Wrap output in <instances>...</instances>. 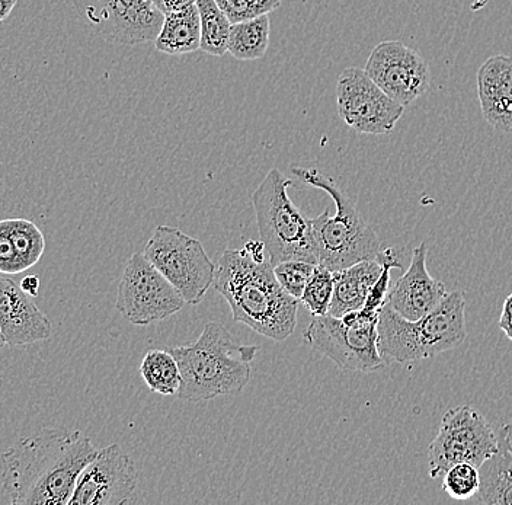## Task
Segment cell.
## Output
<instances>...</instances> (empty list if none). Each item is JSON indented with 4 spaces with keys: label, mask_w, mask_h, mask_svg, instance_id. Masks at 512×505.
Returning <instances> with one entry per match:
<instances>
[{
    "label": "cell",
    "mask_w": 512,
    "mask_h": 505,
    "mask_svg": "<svg viewBox=\"0 0 512 505\" xmlns=\"http://www.w3.org/2000/svg\"><path fill=\"white\" fill-rule=\"evenodd\" d=\"M290 171L309 187L328 193L335 203V214L326 209L309 219L315 236L318 264L335 273L361 261L376 260L382 244L345 191L318 169L291 166Z\"/></svg>",
    "instance_id": "277c9868"
},
{
    "label": "cell",
    "mask_w": 512,
    "mask_h": 505,
    "mask_svg": "<svg viewBox=\"0 0 512 505\" xmlns=\"http://www.w3.org/2000/svg\"><path fill=\"white\" fill-rule=\"evenodd\" d=\"M291 185L280 169L272 168L252 194L259 238L272 265L290 260L318 264L312 225L288 196Z\"/></svg>",
    "instance_id": "8992f818"
},
{
    "label": "cell",
    "mask_w": 512,
    "mask_h": 505,
    "mask_svg": "<svg viewBox=\"0 0 512 505\" xmlns=\"http://www.w3.org/2000/svg\"><path fill=\"white\" fill-rule=\"evenodd\" d=\"M143 254L188 305L203 302L214 284L217 265L208 257L203 244L174 226H158Z\"/></svg>",
    "instance_id": "ba28073f"
},
{
    "label": "cell",
    "mask_w": 512,
    "mask_h": 505,
    "mask_svg": "<svg viewBox=\"0 0 512 505\" xmlns=\"http://www.w3.org/2000/svg\"><path fill=\"white\" fill-rule=\"evenodd\" d=\"M243 248L246 249V252H248L249 255H251L252 258H254L255 261H264V251H267L265 249L264 242L262 241H249L246 242V245L243 246Z\"/></svg>",
    "instance_id": "4dcf8cb0"
},
{
    "label": "cell",
    "mask_w": 512,
    "mask_h": 505,
    "mask_svg": "<svg viewBox=\"0 0 512 505\" xmlns=\"http://www.w3.org/2000/svg\"><path fill=\"white\" fill-rule=\"evenodd\" d=\"M96 33L126 46L155 41L165 15L152 0H72Z\"/></svg>",
    "instance_id": "7c38bea8"
},
{
    "label": "cell",
    "mask_w": 512,
    "mask_h": 505,
    "mask_svg": "<svg viewBox=\"0 0 512 505\" xmlns=\"http://www.w3.org/2000/svg\"><path fill=\"white\" fill-rule=\"evenodd\" d=\"M364 70L393 101L405 108L430 89V66L418 51L402 41H383L374 47Z\"/></svg>",
    "instance_id": "4fadbf2b"
},
{
    "label": "cell",
    "mask_w": 512,
    "mask_h": 505,
    "mask_svg": "<svg viewBox=\"0 0 512 505\" xmlns=\"http://www.w3.org/2000/svg\"><path fill=\"white\" fill-rule=\"evenodd\" d=\"M21 289L24 290L25 293L30 294V296H37L38 290H40V278L35 276H28L22 278Z\"/></svg>",
    "instance_id": "1f68e13d"
},
{
    "label": "cell",
    "mask_w": 512,
    "mask_h": 505,
    "mask_svg": "<svg viewBox=\"0 0 512 505\" xmlns=\"http://www.w3.org/2000/svg\"><path fill=\"white\" fill-rule=\"evenodd\" d=\"M427 255L425 242L416 246L408 270L387 294V305L408 321H418L437 308L447 296L446 286L428 271Z\"/></svg>",
    "instance_id": "9a60e30c"
},
{
    "label": "cell",
    "mask_w": 512,
    "mask_h": 505,
    "mask_svg": "<svg viewBox=\"0 0 512 505\" xmlns=\"http://www.w3.org/2000/svg\"><path fill=\"white\" fill-rule=\"evenodd\" d=\"M0 328L11 347L46 341L53 326L30 294L11 278L0 277Z\"/></svg>",
    "instance_id": "2e32d148"
},
{
    "label": "cell",
    "mask_w": 512,
    "mask_h": 505,
    "mask_svg": "<svg viewBox=\"0 0 512 505\" xmlns=\"http://www.w3.org/2000/svg\"><path fill=\"white\" fill-rule=\"evenodd\" d=\"M214 289L232 309L233 318L262 337L284 341L297 325L300 300L278 283L274 265L255 261L246 249H226L216 268Z\"/></svg>",
    "instance_id": "7a4b0ae2"
},
{
    "label": "cell",
    "mask_w": 512,
    "mask_h": 505,
    "mask_svg": "<svg viewBox=\"0 0 512 505\" xmlns=\"http://www.w3.org/2000/svg\"><path fill=\"white\" fill-rule=\"evenodd\" d=\"M232 24L268 15L280 8L281 0H216Z\"/></svg>",
    "instance_id": "83f0119b"
},
{
    "label": "cell",
    "mask_w": 512,
    "mask_h": 505,
    "mask_svg": "<svg viewBox=\"0 0 512 505\" xmlns=\"http://www.w3.org/2000/svg\"><path fill=\"white\" fill-rule=\"evenodd\" d=\"M6 345H8V343H6L5 335H3L2 328H0V350L5 348Z\"/></svg>",
    "instance_id": "e575fe53"
},
{
    "label": "cell",
    "mask_w": 512,
    "mask_h": 505,
    "mask_svg": "<svg viewBox=\"0 0 512 505\" xmlns=\"http://www.w3.org/2000/svg\"><path fill=\"white\" fill-rule=\"evenodd\" d=\"M496 452L498 436L478 409L467 405L451 408L441 420L437 436L428 447V473L432 479L441 478L459 463H470L480 468Z\"/></svg>",
    "instance_id": "9c48e42d"
},
{
    "label": "cell",
    "mask_w": 512,
    "mask_h": 505,
    "mask_svg": "<svg viewBox=\"0 0 512 505\" xmlns=\"http://www.w3.org/2000/svg\"><path fill=\"white\" fill-rule=\"evenodd\" d=\"M25 271L9 233L8 220H0V273L19 274Z\"/></svg>",
    "instance_id": "f1b7e54d"
},
{
    "label": "cell",
    "mask_w": 512,
    "mask_h": 505,
    "mask_svg": "<svg viewBox=\"0 0 512 505\" xmlns=\"http://www.w3.org/2000/svg\"><path fill=\"white\" fill-rule=\"evenodd\" d=\"M383 265L377 260L361 261L334 273V296L328 315L341 318L345 313L366 305L368 293L382 274Z\"/></svg>",
    "instance_id": "d6986e66"
},
{
    "label": "cell",
    "mask_w": 512,
    "mask_h": 505,
    "mask_svg": "<svg viewBox=\"0 0 512 505\" xmlns=\"http://www.w3.org/2000/svg\"><path fill=\"white\" fill-rule=\"evenodd\" d=\"M96 453L78 430L41 428L3 453V491L15 505H67Z\"/></svg>",
    "instance_id": "6da1fadb"
},
{
    "label": "cell",
    "mask_w": 512,
    "mask_h": 505,
    "mask_svg": "<svg viewBox=\"0 0 512 505\" xmlns=\"http://www.w3.org/2000/svg\"><path fill=\"white\" fill-rule=\"evenodd\" d=\"M512 313V293L505 300L504 308H502L501 315H511Z\"/></svg>",
    "instance_id": "836d02e7"
},
{
    "label": "cell",
    "mask_w": 512,
    "mask_h": 505,
    "mask_svg": "<svg viewBox=\"0 0 512 505\" xmlns=\"http://www.w3.org/2000/svg\"><path fill=\"white\" fill-rule=\"evenodd\" d=\"M466 299L447 293L443 302L418 321H408L384 303L377 324V345L384 360L411 363L454 350L466 340Z\"/></svg>",
    "instance_id": "5b68a950"
},
{
    "label": "cell",
    "mask_w": 512,
    "mask_h": 505,
    "mask_svg": "<svg viewBox=\"0 0 512 505\" xmlns=\"http://www.w3.org/2000/svg\"><path fill=\"white\" fill-rule=\"evenodd\" d=\"M380 313L360 309L341 318L313 316L303 337L313 350L350 372H376L384 366L377 345Z\"/></svg>",
    "instance_id": "52a82bcc"
},
{
    "label": "cell",
    "mask_w": 512,
    "mask_h": 505,
    "mask_svg": "<svg viewBox=\"0 0 512 505\" xmlns=\"http://www.w3.org/2000/svg\"><path fill=\"white\" fill-rule=\"evenodd\" d=\"M8 220L9 233L14 241L16 254L24 265L25 270H30L43 257L46 251V238L34 222L27 219Z\"/></svg>",
    "instance_id": "cb8c5ba5"
},
{
    "label": "cell",
    "mask_w": 512,
    "mask_h": 505,
    "mask_svg": "<svg viewBox=\"0 0 512 505\" xmlns=\"http://www.w3.org/2000/svg\"><path fill=\"white\" fill-rule=\"evenodd\" d=\"M140 375L150 391L159 395H178L181 388V370L169 351H147L140 364Z\"/></svg>",
    "instance_id": "7402d4cb"
},
{
    "label": "cell",
    "mask_w": 512,
    "mask_h": 505,
    "mask_svg": "<svg viewBox=\"0 0 512 505\" xmlns=\"http://www.w3.org/2000/svg\"><path fill=\"white\" fill-rule=\"evenodd\" d=\"M139 484L136 463L118 444L98 450L80 473L69 505H118L133 501Z\"/></svg>",
    "instance_id": "5bb4252c"
},
{
    "label": "cell",
    "mask_w": 512,
    "mask_h": 505,
    "mask_svg": "<svg viewBox=\"0 0 512 505\" xmlns=\"http://www.w3.org/2000/svg\"><path fill=\"white\" fill-rule=\"evenodd\" d=\"M152 2L163 15H169L194 5L197 0H152Z\"/></svg>",
    "instance_id": "f546056e"
},
{
    "label": "cell",
    "mask_w": 512,
    "mask_h": 505,
    "mask_svg": "<svg viewBox=\"0 0 512 505\" xmlns=\"http://www.w3.org/2000/svg\"><path fill=\"white\" fill-rule=\"evenodd\" d=\"M200 12V50L214 57H222L229 51L232 22L224 15L216 0H197Z\"/></svg>",
    "instance_id": "603a6c76"
},
{
    "label": "cell",
    "mask_w": 512,
    "mask_h": 505,
    "mask_svg": "<svg viewBox=\"0 0 512 505\" xmlns=\"http://www.w3.org/2000/svg\"><path fill=\"white\" fill-rule=\"evenodd\" d=\"M443 488L453 500H472L480 488L479 468L470 463H459L444 473Z\"/></svg>",
    "instance_id": "484cf974"
},
{
    "label": "cell",
    "mask_w": 512,
    "mask_h": 505,
    "mask_svg": "<svg viewBox=\"0 0 512 505\" xmlns=\"http://www.w3.org/2000/svg\"><path fill=\"white\" fill-rule=\"evenodd\" d=\"M258 350V345L236 344L226 326L208 322L195 343L168 350L181 370L176 396L201 402L242 392L251 379V363Z\"/></svg>",
    "instance_id": "3957f363"
},
{
    "label": "cell",
    "mask_w": 512,
    "mask_h": 505,
    "mask_svg": "<svg viewBox=\"0 0 512 505\" xmlns=\"http://www.w3.org/2000/svg\"><path fill=\"white\" fill-rule=\"evenodd\" d=\"M316 265L302 260L278 262L274 265V274L281 287L294 299L300 300Z\"/></svg>",
    "instance_id": "4316f807"
},
{
    "label": "cell",
    "mask_w": 512,
    "mask_h": 505,
    "mask_svg": "<svg viewBox=\"0 0 512 505\" xmlns=\"http://www.w3.org/2000/svg\"><path fill=\"white\" fill-rule=\"evenodd\" d=\"M18 0H0V22L8 19L11 12L14 11Z\"/></svg>",
    "instance_id": "d6a6232c"
},
{
    "label": "cell",
    "mask_w": 512,
    "mask_h": 505,
    "mask_svg": "<svg viewBox=\"0 0 512 505\" xmlns=\"http://www.w3.org/2000/svg\"><path fill=\"white\" fill-rule=\"evenodd\" d=\"M271 21L268 15L232 24L229 53L239 62L259 60L270 46Z\"/></svg>",
    "instance_id": "44dd1931"
},
{
    "label": "cell",
    "mask_w": 512,
    "mask_h": 505,
    "mask_svg": "<svg viewBox=\"0 0 512 505\" xmlns=\"http://www.w3.org/2000/svg\"><path fill=\"white\" fill-rule=\"evenodd\" d=\"M334 273L323 265H316L306 289H304L300 303L309 310L313 316L328 315L334 296Z\"/></svg>",
    "instance_id": "d4e9b609"
},
{
    "label": "cell",
    "mask_w": 512,
    "mask_h": 505,
    "mask_svg": "<svg viewBox=\"0 0 512 505\" xmlns=\"http://www.w3.org/2000/svg\"><path fill=\"white\" fill-rule=\"evenodd\" d=\"M184 305L185 300L178 290L143 252H137L127 261L115 306L130 324L146 326L163 321L182 310Z\"/></svg>",
    "instance_id": "30bf717a"
},
{
    "label": "cell",
    "mask_w": 512,
    "mask_h": 505,
    "mask_svg": "<svg viewBox=\"0 0 512 505\" xmlns=\"http://www.w3.org/2000/svg\"><path fill=\"white\" fill-rule=\"evenodd\" d=\"M200 46L201 25L197 3L182 11L165 15L155 40V47L160 53L182 56L200 50Z\"/></svg>",
    "instance_id": "ffe728a7"
},
{
    "label": "cell",
    "mask_w": 512,
    "mask_h": 505,
    "mask_svg": "<svg viewBox=\"0 0 512 505\" xmlns=\"http://www.w3.org/2000/svg\"><path fill=\"white\" fill-rule=\"evenodd\" d=\"M342 121L361 134L382 136L395 130L405 107L393 101L360 67L342 70L336 83Z\"/></svg>",
    "instance_id": "8fae6325"
},
{
    "label": "cell",
    "mask_w": 512,
    "mask_h": 505,
    "mask_svg": "<svg viewBox=\"0 0 512 505\" xmlns=\"http://www.w3.org/2000/svg\"><path fill=\"white\" fill-rule=\"evenodd\" d=\"M498 452L479 468L480 488L473 503L512 505V424L499 430Z\"/></svg>",
    "instance_id": "ac0fdd59"
},
{
    "label": "cell",
    "mask_w": 512,
    "mask_h": 505,
    "mask_svg": "<svg viewBox=\"0 0 512 505\" xmlns=\"http://www.w3.org/2000/svg\"><path fill=\"white\" fill-rule=\"evenodd\" d=\"M476 78L486 123L501 133H512V57H491L480 66Z\"/></svg>",
    "instance_id": "e0dca14e"
}]
</instances>
